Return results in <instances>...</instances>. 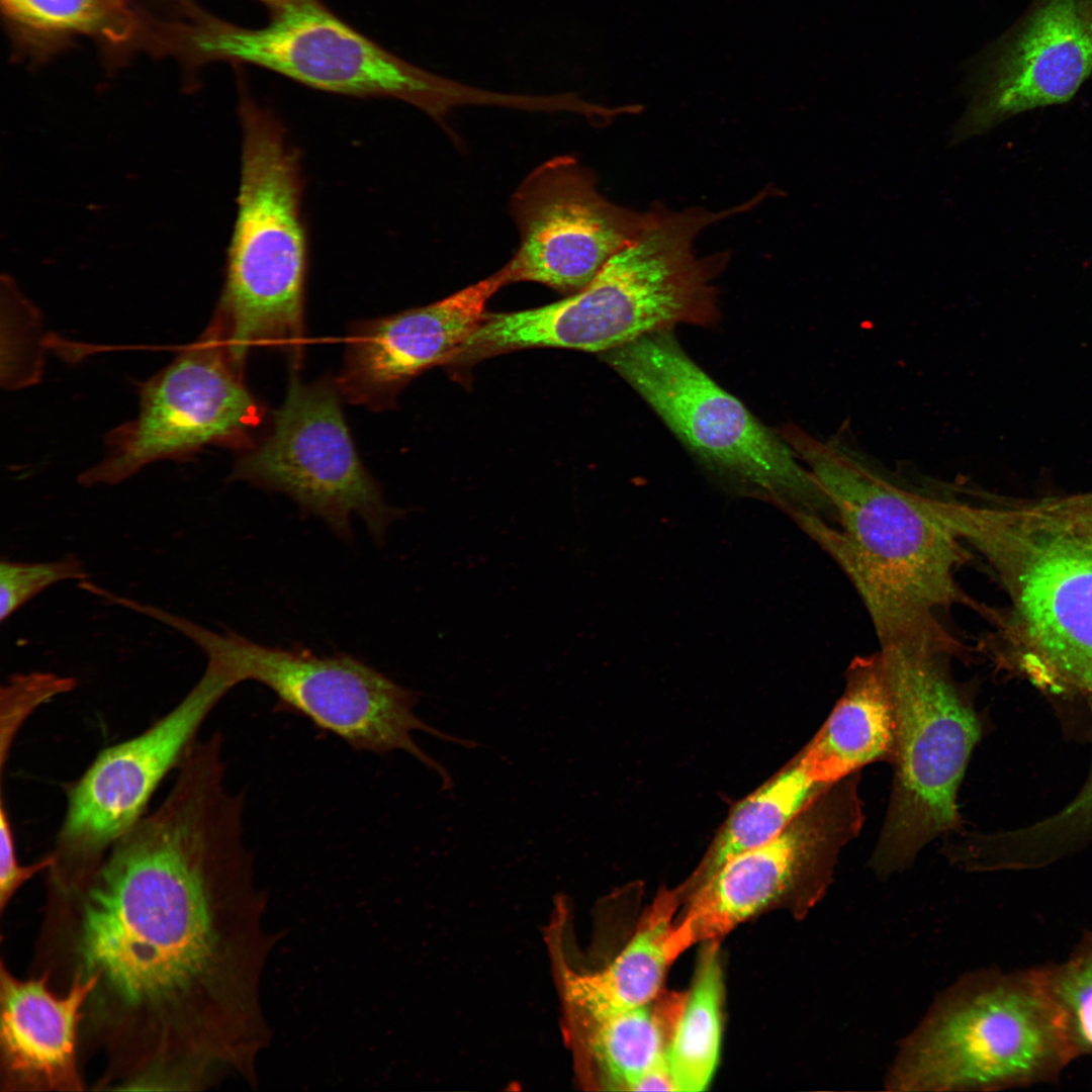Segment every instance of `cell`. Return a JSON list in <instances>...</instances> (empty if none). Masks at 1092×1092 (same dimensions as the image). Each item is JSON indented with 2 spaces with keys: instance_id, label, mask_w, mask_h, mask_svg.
I'll list each match as a JSON object with an SVG mask.
<instances>
[{
  "instance_id": "obj_1",
  "label": "cell",
  "mask_w": 1092,
  "mask_h": 1092,
  "mask_svg": "<svg viewBox=\"0 0 1092 1092\" xmlns=\"http://www.w3.org/2000/svg\"><path fill=\"white\" fill-rule=\"evenodd\" d=\"M225 771L214 756H188L88 878L46 890L30 973L60 992L93 981L80 1053L103 1061L95 1090L257 1084L272 1036L261 981L282 932L266 928L244 794Z\"/></svg>"
},
{
  "instance_id": "obj_2",
  "label": "cell",
  "mask_w": 1092,
  "mask_h": 1092,
  "mask_svg": "<svg viewBox=\"0 0 1092 1092\" xmlns=\"http://www.w3.org/2000/svg\"><path fill=\"white\" fill-rule=\"evenodd\" d=\"M829 497L836 525L798 518L857 590L881 649L961 655L940 615L968 601L954 574L963 541L935 508L928 478H903L875 461L848 429L821 440L787 424L778 429Z\"/></svg>"
},
{
  "instance_id": "obj_3",
  "label": "cell",
  "mask_w": 1092,
  "mask_h": 1092,
  "mask_svg": "<svg viewBox=\"0 0 1092 1092\" xmlns=\"http://www.w3.org/2000/svg\"><path fill=\"white\" fill-rule=\"evenodd\" d=\"M243 131L238 211L225 281L211 324L243 371L249 351L277 345L301 358L306 238L298 155L273 114L250 98L242 79Z\"/></svg>"
},
{
  "instance_id": "obj_4",
  "label": "cell",
  "mask_w": 1092,
  "mask_h": 1092,
  "mask_svg": "<svg viewBox=\"0 0 1092 1092\" xmlns=\"http://www.w3.org/2000/svg\"><path fill=\"white\" fill-rule=\"evenodd\" d=\"M1042 971L970 973L905 1036L888 1073L899 1092L995 1090L1056 1075L1078 1055Z\"/></svg>"
},
{
  "instance_id": "obj_5",
  "label": "cell",
  "mask_w": 1092,
  "mask_h": 1092,
  "mask_svg": "<svg viewBox=\"0 0 1092 1092\" xmlns=\"http://www.w3.org/2000/svg\"><path fill=\"white\" fill-rule=\"evenodd\" d=\"M267 8L268 23L247 28L186 2L179 18L161 23V55L193 69L214 61L251 64L323 91L399 99L436 118L455 106L481 102V89L406 62L320 0H283Z\"/></svg>"
},
{
  "instance_id": "obj_6",
  "label": "cell",
  "mask_w": 1092,
  "mask_h": 1092,
  "mask_svg": "<svg viewBox=\"0 0 1092 1092\" xmlns=\"http://www.w3.org/2000/svg\"><path fill=\"white\" fill-rule=\"evenodd\" d=\"M601 356L714 476L782 505L795 518L835 521L829 497L793 448L711 378L673 330L645 335Z\"/></svg>"
},
{
  "instance_id": "obj_7",
  "label": "cell",
  "mask_w": 1092,
  "mask_h": 1092,
  "mask_svg": "<svg viewBox=\"0 0 1092 1092\" xmlns=\"http://www.w3.org/2000/svg\"><path fill=\"white\" fill-rule=\"evenodd\" d=\"M722 219V212L700 206L670 210L656 203L637 239L585 287L540 307L537 324L545 344L601 355L679 324L717 323L714 281L729 253L698 256L694 241Z\"/></svg>"
},
{
  "instance_id": "obj_8",
  "label": "cell",
  "mask_w": 1092,
  "mask_h": 1092,
  "mask_svg": "<svg viewBox=\"0 0 1092 1092\" xmlns=\"http://www.w3.org/2000/svg\"><path fill=\"white\" fill-rule=\"evenodd\" d=\"M945 519L986 558L1011 601L1004 635L1019 668L1092 700V544L1029 529L999 503L957 498Z\"/></svg>"
},
{
  "instance_id": "obj_9",
  "label": "cell",
  "mask_w": 1092,
  "mask_h": 1092,
  "mask_svg": "<svg viewBox=\"0 0 1092 1092\" xmlns=\"http://www.w3.org/2000/svg\"><path fill=\"white\" fill-rule=\"evenodd\" d=\"M159 620L202 649L207 663L235 687L247 680L265 686L276 696L277 711L306 718L355 750L379 755L404 751L439 775L444 790L453 787L451 776L418 746L413 733L477 746L424 722L415 713L418 692L350 654L322 656L301 646H266L230 629L214 632L166 610Z\"/></svg>"
},
{
  "instance_id": "obj_10",
  "label": "cell",
  "mask_w": 1092,
  "mask_h": 1092,
  "mask_svg": "<svg viewBox=\"0 0 1092 1092\" xmlns=\"http://www.w3.org/2000/svg\"><path fill=\"white\" fill-rule=\"evenodd\" d=\"M894 697L893 781L869 866L879 879L910 868L939 836L962 831L958 793L982 726L947 655L881 649Z\"/></svg>"
},
{
  "instance_id": "obj_11",
  "label": "cell",
  "mask_w": 1092,
  "mask_h": 1092,
  "mask_svg": "<svg viewBox=\"0 0 1092 1092\" xmlns=\"http://www.w3.org/2000/svg\"><path fill=\"white\" fill-rule=\"evenodd\" d=\"M859 771L829 786L777 837L724 863L685 900L670 942L678 958L698 942L720 940L772 908L802 918L824 898L844 847L861 830Z\"/></svg>"
},
{
  "instance_id": "obj_12",
  "label": "cell",
  "mask_w": 1092,
  "mask_h": 1092,
  "mask_svg": "<svg viewBox=\"0 0 1092 1092\" xmlns=\"http://www.w3.org/2000/svg\"><path fill=\"white\" fill-rule=\"evenodd\" d=\"M331 380L304 383L292 371L287 393L268 435L238 457L231 480L282 492L340 538H352L351 517L363 520L382 544L388 527L406 511L389 506L362 463Z\"/></svg>"
},
{
  "instance_id": "obj_13",
  "label": "cell",
  "mask_w": 1092,
  "mask_h": 1092,
  "mask_svg": "<svg viewBox=\"0 0 1092 1092\" xmlns=\"http://www.w3.org/2000/svg\"><path fill=\"white\" fill-rule=\"evenodd\" d=\"M234 685L207 664L183 699L142 733L101 750L67 786V806L52 851L47 888L88 878L145 815L165 777L177 768L197 733Z\"/></svg>"
},
{
  "instance_id": "obj_14",
  "label": "cell",
  "mask_w": 1092,
  "mask_h": 1092,
  "mask_svg": "<svg viewBox=\"0 0 1092 1092\" xmlns=\"http://www.w3.org/2000/svg\"><path fill=\"white\" fill-rule=\"evenodd\" d=\"M262 416L210 324L142 385L136 418L108 435L104 458L81 473L79 483L116 484L150 463L185 459L208 445L247 447Z\"/></svg>"
},
{
  "instance_id": "obj_15",
  "label": "cell",
  "mask_w": 1092,
  "mask_h": 1092,
  "mask_svg": "<svg viewBox=\"0 0 1092 1092\" xmlns=\"http://www.w3.org/2000/svg\"><path fill=\"white\" fill-rule=\"evenodd\" d=\"M520 246L506 265L510 283L531 281L570 295L585 287L650 218L605 198L571 156L533 170L511 200Z\"/></svg>"
},
{
  "instance_id": "obj_16",
  "label": "cell",
  "mask_w": 1092,
  "mask_h": 1092,
  "mask_svg": "<svg viewBox=\"0 0 1092 1092\" xmlns=\"http://www.w3.org/2000/svg\"><path fill=\"white\" fill-rule=\"evenodd\" d=\"M1092 74V0H1029L968 65L970 102L954 125L958 145L999 121L1068 101Z\"/></svg>"
},
{
  "instance_id": "obj_17",
  "label": "cell",
  "mask_w": 1092,
  "mask_h": 1092,
  "mask_svg": "<svg viewBox=\"0 0 1092 1092\" xmlns=\"http://www.w3.org/2000/svg\"><path fill=\"white\" fill-rule=\"evenodd\" d=\"M509 283L504 266L431 304L354 325L335 381L342 398L389 407L412 379L449 362L482 323L489 298Z\"/></svg>"
},
{
  "instance_id": "obj_18",
  "label": "cell",
  "mask_w": 1092,
  "mask_h": 1092,
  "mask_svg": "<svg viewBox=\"0 0 1092 1092\" xmlns=\"http://www.w3.org/2000/svg\"><path fill=\"white\" fill-rule=\"evenodd\" d=\"M92 980L54 989L46 974L15 976L0 962V1089L80 1092V1031Z\"/></svg>"
},
{
  "instance_id": "obj_19",
  "label": "cell",
  "mask_w": 1092,
  "mask_h": 1092,
  "mask_svg": "<svg viewBox=\"0 0 1092 1092\" xmlns=\"http://www.w3.org/2000/svg\"><path fill=\"white\" fill-rule=\"evenodd\" d=\"M895 706L882 651L856 656L829 717L798 754L808 774L831 785L876 761L891 762Z\"/></svg>"
},
{
  "instance_id": "obj_20",
  "label": "cell",
  "mask_w": 1092,
  "mask_h": 1092,
  "mask_svg": "<svg viewBox=\"0 0 1092 1092\" xmlns=\"http://www.w3.org/2000/svg\"><path fill=\"white\" fill-rule=\"evenodd\" d=\"M682 895L679 887L661 891L642 915L633 937L605 969L566 975V999L590 1023L646 1004L662 991L665 974L677 959L670 934Z\"/></svg>"
},
{
  "instance_id": "obj_21",
  "label": "cell",
  "mask_w": 1092,
  "mask_h": 1092,
  "mask_svg": "<svg viewBox=\"0 0 1092 1092\" xmlns=\"http://www.w3.org/2000/svg\"><path fill=\"white\" fill-rule=\"evenodd\" d=\"M17 49L47 59L77 37H89L114 58L150 43L152 18L129 0H0Z\"/></svg>"
},
{
  "instance_id": "obj_22",
  "label": "cell",
  "mask_w": 1092,
  "mask_h": 1092,
  "mask_svg": "<svg viewBox=\"0 0 1092 1092\" xmlns=\"http://www.w3.org/2000/svg\"><path fill=\"white\" fill-rule=\"evenodd\" d=\"M688 993L663 992L650 1002L592 1023L589 1045L613 1089L673 1091L667 1051Z\"/></svg>"
},
{
  "instance_id": "obj_23",
  "label": "cell",
  "mask_w": 1092,
  "mask_h": 1092,
  "mask_svg": "<svg viewBox=\"0 0 1092 1092\" xmlns=\"http://www.w3.org/2000/svg\"><path fill=\"white\" fill-rule=\"evenodd\" d=\"M831 785L815 781L797 755L731 810L696 871L680 885L686 896L731 858L777 837Z\"/></svg>"
},
{
  "instance_id": "obj_24",
  "label": "cell",
  "mask_w": 1092,
  "mask_h": 1092,
  "mask_svg": "<svg viewBox=\"0 0 1092 1092\" xmlns=\"http://www.w3.org/2000/svg\"><path fill=\"white\" fill-rule=\"evenodd\" d=\"M719 944L705 942L669 1043L666 1061L675 1091L706 1089L718 1063L724 989Z\"/></svg>"
},
{
  "instance_id": "obj_25",
  "label": "cell",
  "mask_w": 1092,
  "mask_h": 1092,
  "mask_svg": "<svg viewBox=\"0 0 1092 1092\" xmlns=\"http://www.w3.org/2000/svg\"><path fill=\"white\" fill-rule=\"evenodd\" d=\"M1092 838V776L1078 796L1054 816L1027 828L987 833L983 850L997 869L1034 866L1052 860Z\"/></svg>"
},
{
  "instance_id": "obj_26",
  "label": "cell",
  "mask_w": 1092,
  "mask_h": 1092,
  "mask_svg": "<svg viewBox=\"0 0 1092 1092\" xmlns=\"http://www.w3.org/2000/svg\"><path fill=\"white\" fill-rule=\"evenodd\" d=\"M77 680L54 672L14 673L0 689V777L16 735L28 717L42 704L74 690Z\"/></svg>"
},
{
  "instance_id": "obj_27",
  "label": "cell",
  "mask_w": 1092,
  "mask_h": 1092,
  "mask_svg": "<svg viewBox=\"0 0 1092 1092\" xmlns=\"http://www.w3.org/2000/svg\"><path fill=\"white\" fill-rule=\"evenodd\" d=\"M1042 974L1078 1053L1092 1052V939L1067 963Z\"/></svg>"
},
{
  "instance_id": "obj_28",
  "label": "cell",
  "mask_w": 1092,
  "mask_h": 1092,
  "mask_svg": "<svg viewBox=\"0 0 1092 1092\" xmlns=\"http://www.w3.org/2000/svg\"><path fill=\"white\" fill-rule=\"evenodd\" d=\"M89 577L82 560L73 554L47 562L2 559L0 563V619L4 622L28 601L63 580Z\"/></svg>"
},
{
  "instance_id": "obj_29",
  "label": "cell",
  "mask_w": 1092,
  "mask_h": 1092,
  "mask_svg": "<svg viewBox=\"0 0 1092 1092\" xmlns=\"http://www.w3.org/2000/svg\"><path fill=\"white\" fill-rule=\"evenodd\" d=\"M1001 506L1021 526L1092 544V492Z\"/></svg>"
},
{
  "instance_id": "obj_30",
  "label": "cell",
  "mask_w": 1092,
  "mask_h": 1092,
  "mask_svg": "<svg viewBox=\"0 0 1092 1092\" xmlns=\"http://www.w3.org/2000/svg\"><path fill=\"white\" fill-rule=\"evenodd\" d=\"M4 793L0 794V914L4 915L16 892L39 872H47L53 864L51 853L41 859L21 864Z\"/></svg>"
},
{
  "instance_id": "obj_31",
  "label": "cell",
  "mask_w": 1092,
  "mask_h": 1092,
  "mask_svg": "<svg viewBox=\"0 0 1092 1092\" xmlns=\"http://www.w3.org/2000/svg\"><path fill=\"white\" fill-rule=\"evenodd\" d=\"M259 1L264 3L266 5V7H269V6H271L273 4H276V3L280 2V1H283V0H259Z\"/></svg>"
}]
</instances>
